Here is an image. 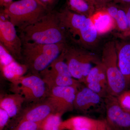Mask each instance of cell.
<instances>
[{
	"label": "cell",
	"mask_w": 130,
	"mask_h": 130,
	"mask_svg": "<svg viewBox=\"0 0 130 130\" xmlns=\"http://www.w3.org/2000/svg\"><path fill=\"white\" fill-rule=\"evenodd\" d=\"M46 7L48 11H51V8L54 6L57 0H39Z\"/></svg>",
	"instance_id": "4316f807"
},
{
	"label": "cell",
	"mask_w": 130,
	"mask_h": 130,
	"mask_svg": "<svg viewBox=\"0 0 130 130\" xmlns=\"http://www.w3.org/2000/svg\"><path fill=\"white\" fill-rule=\"evenodd\" d=\"M89 18L98 35H104L116 28L115 20L105 8L96 11Z\"/></svg>",
	"instance_id": "9a60e30c"
},
{
	"label": "cell",
	"mask_w": 130,
	"mask_h": 130,
	"mask_svg": "<svg viewBox=\"0 0 130 130\" xmlns=\"http://www.w3.org/2000/svg\"><path fill=\"white\" fill-rule=\"evenodd\" d=\"M10 118L6 111L0 108V130H3Z\"/></svg>",
	"instance_id": "484cf974"
},
{
	"label": "cell",
	"mask_w": 130,
	"mask_h": 130,
	"mask_svg": "<svg viewBox=\"0 0 130 130\" xmlns=\"http://www.w3.org/2000/svg\"><path fill=\"white\" fill-rule=\"evenodd\" d=\"M65 61L73 77L83 83L94 66L101 62L97 56L83 49L67 44L64 50Z\"/></svg>",
	"instance_id": "8992f818"
},
{
	"label": "cell",
	"mask_w": 130,
	"mask_h": 130,
	"mask_svg": "<svg viewBox=\"0 0 130 130\" xmlns=\"http://www.w3.org/2000/svg\"><path fill=\"white\" fill-rule=\"evenodd\" d=\"M64 50L56 59L39 74L47 85L49 90L57 86L81 87V83L73 78L71 74L65 61Z\"/></svg>",
	"instance_id": "52a82bcc"
},
{
	"label": "cell",
	"mask_w": 130,
	"mask_h": 130,
	"mask_svg": "<svg viewBox=\"0 0 130 130\" xmlns=\"http://www.w3.org/2000/svg\"><path fill=\"white\" fill-rule=\"evenodd\" d=\"M101 61L106 69L108 94L117 97L128 86L119 67L117 47L114 42H109L105 44Z\"/></svg>",
	"instance_id": "5b68a950"
},
{
	"label": "cell",
	"mask_w": 130,
	"mask_h": 130,
	"mask_svg": "<svg viewBox=\"0 0 130 130\" xmlns=\"http://www.w3.org/2000/svg\"><path fill=\"white\" fill-rule=\"evenodd\" d=\"M95 1H96V0H95Z\"/></svg>",
	"instance_id": "d590c367"
},
{
	"label": "cell",
	"mask_w": 130,
	"mask_h": 130,
	"mask_svg": "<svg viewBox=\"0 0 130 130\" xmlns=\"http://www.w3.org/2000/svg\"><path fill=\"white\" fill-rule=\"evenodd\" d=\"M68 7L78 14L90 17L95 12V7L85 0H67Z\"/></svg>",
	"instance_id": "44dd1931"
},
{
	"label": "cell",
	"mask_w": 130,
	"mask_h": 130,
	"mask_svg": "<svg viewBox=\"0 0 130 130\" xmlns=\"http://www.w3.org/2000/svg\"><path fill=\"white\" fill-rule=\"evenodd\" d=\"M48 11L39 0H20L9 3L2 12L19 31L35 23Z\"/></svg>",
	"instance_id": "277c9868"
},
{
	"label": "cell",
	"mask_w": 130,
	"mask_h": 130,
	"mask_svg": "<svg viewBox=\"0 0 130 130\" xmlns=\"http://www.w3.org/2000/svg\"><path fill=\"white\" fill-rule=\"evenodd\" d=\"M18 32L22 42L40 44L68 43L70 38L61 23L57 12L51 11L35 23Z\"/></svg>",
	"instance_id": "6da1fadb"
},
{
	"label": "cell",
	"mask_w": 130,
	"mask_h": 130,
	"mask_svg": "<svg viewBox=\"0 0 130 130\" xmlns=\"http://www.w3.org/2000/svg\"><path fill=\"white\" fill-rule=\"evenodd\" d=\"M98 1H100L102 2H106L107 1H110V0H98Z\"/></svg>",
	"instance_id": "d6a6232c"
},
{
	"label": "cell",
	"mask_w": 130,
	"mask_h": 130,
	"mask_svg": "<svg viewBox=\"0 0 130 130\" xmlns=\"http://www.w3.org/2000/svg\"><path fill=\"white\" fill-rule=\"evenodd\" d=\"M105 121L106 126V130H123V129L122 128L113 125L111 123L108 122L105 119Z\"/></svg>",
	"instance_id": "83f0119b"
},
{
	"label": "cell",
	"mask_w": 130,
	"mask_h": 130,
	"mask_svg": "<svg viewBox=\"0 0 130 130\" xmlns=\"http://www.w3.org/2000/svg\"><path fill=\"white\" fill-rule=\"evenodd\" d=\"M12 2L13 0H0V4L1 6L5 7Z\"/></svg>",
	"instance_id": "f546056e"
},
{
	"label": "cell",
	"mask_w": 130,
	"mask_h": 130,
	"mask_svg": "<svg viewBox=\"0 0 130 130\" xmlns=\"http://www.w3.org/2000/svg\"><path fill=\"white\" fill-rule=\"evenodd\" d=\"M12 90L22 96L25 102H36L47 96L49 89L39 75L23 76L12 84Z\"/></svg>",
	"instance_id": "ba28073f"
},
{
	"label": "cell",
	"mask_w": 130,
	"mask_h": 130,
	"mask_svg": "<svg viewBox=\"0 0 130 130\" xmlns=\"http://www.w3.org/2000/svg\"><path fill=\"white\" fill-rule=\"evenodd\" d=\"M116 97L121 106L130 111V90L124 91Z\"/></svg>",
	"instance_id": "d4e9b609"
},
{
	"label": "cell",
	"mask_w": 130,
	"mask_h": 130,
	"mask_svg": "<svg viewBox=\"0 0 130 130\" xmlns=\"http://www.w3.org/2000/svg\"><path fill=\"white\" fill-rule=\"evenodd\" d=\"M58 18L70 39L85 46L94 45L98 34L89 17L78 14L67 8L57 12Z\"/></svg>",
	"instance_id": "3957f363"
},
{
	"label": "cell",
	"mask_w": 130,
	"mask_h": 130,
	"mask_svg": "<svg viewBox=\"0 0 130 130\" xmlns=\"http://www.w3.org/2000/svg\"><path fill=\"white\" fill-rule=\"evenodd\" d=\"M119 68L128 86L130 83V43L123 44L117 48Z\"/></svg>",
	"instance_id": "e0dca14e"
},
{
	"label": "cell",
	"mask_w": 130,
	"mask_h": 130,
	"mask_svg": "<svg viewBox=\"0 0 130 130\" xmlns=\"http://www.w3.org/2000/svg\"><path fill=\"white\" fill-rule=\"evenodd\" d=\"M122 2L125 3L130 4V0H119Z\"/></svg>",
	"instance_id": "1f68e13d"
},
{
	"label": "cell",
	"mask_w": 130,
	"mask_h": 130,
	"mask_svg": "<svg viewBox=\"0 0 130 130\" xmlns=\"http://www.w3.org/2000/svg\"><path fill=\"white\" fill-rule=\"evenodd\" d=\"M22 63L32 74L39 75L64 50L68 43L43 44L22 42Z\"/></svg>",
	"instance_id": "7a4b0ae2"
},
{
	"label": "cell",
	"mask_w": 130,
	"mask_h": 130,
	"mask_svg": "<svg viewBox=\"0 0 130 130\" xmlns=\"http://www.w3.org/2000/svg\"><path fill=\"white\" fill-rule=\"evenodd\" d=\"M104 101L107 114L106 119L123 129L130 127V111L121 106L117 97L108 94Z\"/></svg>",
	"instance_id": "8fae6325"
},
{
	"label": "cell",
	"mask_w": 130,
	"mask_h": 130,
	"mask_svg": "<svg viewBox=\"0 0 130 130\" xmlns=\"http://www.w3.org/2000/svg\"><path fill=\"white\" fill-rule=\"evenodd\" d=\"M25 102L22 96L18 93L5 95L1 97L0 108L6 111L10 118L19 115Z\"/></svg>",
	"instance_id": "2e32d148"
},
{
	"label": "cell",
	"mask_w": 130,
	"mask_h": 130,
	"mask_svg": "<svg viewBox=\"0 0 130 130\" xmlns=\"http://www.w3.org/2000/svg\"><path fill=\"white\" fill-rule=\"evenodd\" d=\"M41 130V129H40H40H39V130Z\"/></svg>",
	"instance_id": "e575fe53"
},
{
	"label": "cell",
	"mask_w": 130,
	"mask_h": 130,
	"mask_svg": "<svg viewBox=\"0 0 130 130\" xmlns=\"http://www.w3.org/2000/svg\"><path fill=\"white\" fill-rule=\"evenodd\" d=\"M16 27L3 12L0 18V42L16 60L22 63V41Z\"/></svg>",
	"instance_id": "9c48e42d"
},
{
	"label": "cell",
	"mask_w": 130,
	"mask_h": 130,
	"mask_svg": "<svg viewBox=\"0 0 130 130\" xmlns=\"http://www.w3.org/2000/svg\"><path fill=\"white\" fill-rule=\"evenodd\" d=\"M1 68L3 76L12 84L14 83L23 76L28 70L25 65L19 63L16 60L7 66Z\"/></svg>",
	"instance_id": "ac0fdd59"
},
{
	"label": "cell",
	"mask_w": 130,
	"mask_h": 130,
	"mask_svg": "<svg viewBox=\"0 0 130 130\" xmlns=\"http://www.w3.org/2000/svg\"><path fill=\"white\" fill-rule=\"evenodd\" d=\"M124 9L125 11L126 14L128 26H129V29L130 31V5L126 7V8Z\"/></svg>",
	"instance_id": "f1b7e54d"
},
{
	"label": "cell",
	"mask_w": 130,
	"mask_h": 130,
	"mask_svg": "<svg viewBox=\"0 0 130 130\" xmlns=\"http://www.w3.org/2000/svg\"><path fill=\"white\" fill-rule=\"evenodd\" d=\"M14 60L13 57L8 52L7 50L0 43V62L1 67L9 64Z\"/></svg>",
	"instance_id": "cb8c5ba5"
},
{
	"label": "cell",
	"mask_w": 130,
	"mask_h": 130,
	"mask_svg": "<svg viewBox=\"0 0 130 130\" xmlns=\"http://www.w3.org/2000/svg\"><path fill=\"white\" fill-rule=\"evenodd\" d=\"M102 104H105L104 98L85 86L78 90L74 108L83 112H89L101 108Z\"/></svg>",
	"instance_id": "7c38bea8"
},
{
	"label": "cell",
	"mask_w": 130,
	"mask_h": 130,
	"mask_svg": "<svg viewBox=\"0 0 130 130\" xmlns=\"http://www.w3.org/2000/svg\"><path fill=\"white\" fill-rule=\"evenodd\" d=\"M62 116L58 113L51 114L42 121L40 129L41 130H59Z\"/></svg>",
	"instance_id": "7402d4cb"
},
{
	"label": "cell",
	"mask_w": 130,
	"mask_h": 130,
	"mask_svg": "<svg viewBox=\"0 0 130 130\" xmlns=\"http://www.w3.org/2000/svg\"><path fill=\"white\" fill-rule=\"evenodd\" d=\"M41 123L25 120L19 121L13 130H38L40 129Z\"/></svg>",
	"instance_id": "603a6c76"
},
{
	"label": "cell",
	"mask_w": 130,
	"mask_h": 130,
	"mask_svg": "<svg viewBox=\"0 0 130 130\" xmlns=\"http://www.w3.org/2000/svg\"><path fill=\"white\" fill-rule=\"evenodd\" d=\"M85 1L94 6L95 7L97 5V3L96 2L95 0H85Z\"/></svg>",
	"instance_id": "4dcf8cb0"
},
{
	"label": "cell",
	"mask_w": 130,
	"mask_h": 130,
	"mask_svg": "<svg viewBox=\"0 0 130 130\" xmlns=\"http://www.w3.org/2000/svg\"><path fill=\"white\" fill-rule=\"evenodd\" d=\"M115 21L116 28L125 35L130 34L127 17L124 9H120L115 6L105 8Z\"/></svg>",
	"instance_id": "d6986e66"
},
{
	"label": "cell",
	"mask_w": 130,
	"mask_h": 130,
	"mask_svg": "<svg viewBox=\"0 0 130 130\" xmlns=\"http://www.w3.org/2000/svg\"><path fill=\"white\" fill-rule=\"evenodd\" d=\"M89 83L101 84L108 89L106 69L101 61L91 69L86 76L84 83Z\"/></svg>",
	"instance_id": "ffe728a7"
},
{
	"label": "cell",
	"mask_w": 130,
	"mask_h": 130,
	"mask_svg": "<svg viewBox=\"0 0 130 130\" xmlns=\"http://www.w3.org/2000/svg\"><path fill=\"white\" fill-rule=\"evenodd\" d=\"M60 130H106L105 120H100L83 116L71 117L62 121Z\"/></svg>",
	"instance_id": "5bb4252c"
},
{
	"label": "cell",
	"mask_w": 130,
	"mask_h": 130,
	"mask_svg": "<svg viewBox=\"0 0 130 130\" xmlns=\"http://www.w3.org/2000/svg\"><path fill=\"white\" fill-rule=\"evenodd\" d=\"M34 103V105L21 111L18 122L25 120L41 123L50 115L55 113L53 106L47 98Z\"/></svg>",
	"instance_id": "4fadbf2b"
},
{
	"label": "cell",
	"mask_w": 130,
	"mask_h": 130,
	"mask_svg": "<svg viewBox=\"0 0 130 130\" xmlns=\"http://www.w3.org/2000/svg\"><path fill=\"white\" fill-rule=\"evenodd\" d=\"M123 130H130V126L128 128H125Z\"/></svg>",
	"instance_id": "836d02e7"
},
{
	"label": "cell",
	"mask_w": 130,
	"mask_h": 130,
	"mask_svg": "<svg viewBox=\"0 0 130 130\" xmlns=\"http://www.w3.org/2000/svg\"><path fill=\"white\" fill-rule=\"evenodd\" d=\"M79 88L75 86H57L49 90L47 98L53 106L55 113L63 116L66 113L72 111Z\"/></svg>",
	"instance_id": "30bf717a"
}]
</instances>
